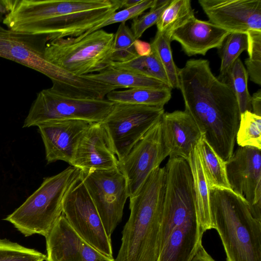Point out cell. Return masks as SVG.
<instances>
[{"label": "cell", "instance_id": "6da1fadb", "mask_svg": "<svg viewBox=\"0 0 261 261\" xmlns=\"http://www.w3.org/2000/svg\"><path fill=\"white\" fill-rule=\"evenodd\" d=\"M178 89L185 111L225 162L231 156L240 113L230 87L214 75L205 59H191L178 68Z\"/></svg>", "mask_w": 261, "mask_h": 261}, {"label": "cell", "instance_id": "7a4b0ae2", "mask_svg": "<svg viewBox=\"0 0 261 261\" xmlns=\"http://www.w3.org/2000/svg\"><path fill=\"white\" fill-rule=\"evenodd\" d=\"M165 184V168L159 166L129 197L130 215L114 261H158Z\"/></svg>", "mask_w": 261, "mask_h": 261}, {"label": "cell", "instance_id": "3957f363", "mask_svg": "<svg viewBox=\"0 0 261 261\" xmlns=\"http://www.w3.org/2000/svg\"><path fill=\"white\" fill-rule=\"evenodd\" d=\"M212 229L221 240L226 261H261V222L243 197L231 189H210Z\"/></svg>", "mask_w": 261, "mask_h": 261}, {"label": "cell", "instance_id": "277c9868", "mask_svg": "<svg viewBox=\"0 0 261 261\" xmlns=\"http://www.w3.org/2000/svg\"><path fill=\"white\" fill-rule=\"evenodd\" d=\"M81 176L80 169L69 166L44 178L39 188L4 220L25 237L38 234L45 237L63 214L65 196Z\"/></svg>", "mask_w": 261, "mask_h": 261}, {"label": "cell", "instance_id": "5b68a950", "mask_svg": "<svg viewBox=\"0 0 261 261\" xmlns=\"http://www.w3.org/2000/svg\"><path fill=\"white\" fill-rule=\"evenodd\" d=\"M50 41L45 35L18 32L0 25V57L29 67L49 77L52 88L66 96L77 97L87 89L89 81L46 60L44 51Z\"/></svg>", "mask_w": 261, "mask_h": 261}, {"label": "cell", "instance_id": "8992f818", "mask_svg": "<svg viewBox=\"0 0 261 261\" xmlns=\"http://www.w3.org/2000/svg\"><path fill=\"white\" fill-rule=\"evenodd\" d=\"M114 34L98 30L85 36L54 39L46 45L48 62L77 76L107 69L111 62Z\"/></svg>", "mask_w": 261, "mask_h": 261}, {"label": "cell", "instance_id": "52a82bcc", "mask_svg": "<svg viewBox=\"0 0 261 261\" xmlns=\"http://www.w3.org/2000/svg\"><path fill=\"white\" fill-rule=\"evenodd\" d=\"M114 103L106 99L68 97L51 88L43 89L33 102L23 127L39 126L62 120L102 122L112 110Z\"/></svg>", "mask_w": 261, "mask_h": 261}, {"label": "cell", "instance_id": "ba28073f", "mask_svg": "<svg viewBox=\"0 0 261 261\" xmlns=\"http://www.w3.org/2000/svg\"><path fill=\"white\" fill-rule=\"evenodd\" d=\"M6 13L3 23L7 29L29 34L46 20L112 6L114 0H3Z\"/></svg>", "mask_w": 261, "mask_h": 261}, {"label": "cell", "instance_id": "9c48e42d", "mask_svg": "<svg viewBox=\"0 0 261 261\" xmlns=\"http://www.w3.org/2000/svg\"><path fill=\"white\" fill-rule=\"evenodd\" d=\"M164 113V107L114 103L112 110L102 122L118 160L129 152Z\"/></svg>", "mask_w": 261, "mask_h": 261}, {"label": "cell", "instance_id": "30bf717a", "mask_svg": "<svg viewBox=\"0 0 261 261\" xmlns=\"http://www.w3.org/2000/svg\"><path fill=\"white\" fill-rule=\"evenodd\" d=\"M81 178L111 238L121 220L129 197L127 179L118 167L109 170L81 171Z\"/></svg>", "mask_w": 261, "mask_h": 261}, {"label": "cell", "instance_id": "8fae6325", "mask_svg": "<svg viewBox=\"0 0 261 261\" xmlns=\"http://www.w3.org/2000/svg\"><path fill=\"white\" fill-rule=\"evenodd\" d=\"M62 210V214L82 238L107 257L114 259L111 239L107 235L97 210L81 177L65 196Z\"/></svg>", "mask_w": 261, "mask_h": 261}, {"label": "cell", "instance_id": "7c38bea8", "mask_svg": "<svg viewBox=\"0 0 261 261\" xmlns=\"http://www.w3.org/2000/svg\"><path fill=\"white\" fill-rule=\"evenodd\" d=\"M167 156L161 119L124 157L118 160V168L127 179L129 198L137 193L151 172Z\"/></svg>", "mask_w": 261, "mask_h": 261}, {"label": "cell", "instance_id": "4fadbf2b", "mask_svg": "<svg viewBox=\"0 0 261 261\" xmlns=\"http://www.w3.org/2000/svg\"><path fill=\"white\" fill-rule=\"evenodd\" d=\"M256 148L239 146L225 162L231 190L247 202L253 216L261 222V155Z\"/></svg>", "mask_w": 261, "mask_h": 261}, {"label": "cell", "instance_id": "5bb4252c", "mask_svg": "<svg viewBox=\"0 0 261 261\" xmlns=\"http://www.w3.org/2000/svg\"><path fill=\"white\" fill-rule=\"evenodd\" d=\"M212 23L230 32H261V0H199Z\"/></svg>", "mask_w": 261, "mask_h": 261}, {"label": "cell", "instance_id": "9a60e30c", "mask_svg": "<svg viewBox=\"0 0 261 261\" xmlns=\"http://www.w3.org/2000/svg\"><path fill=\"white\" fill-rule=\"evenodd\" d=\"M46 261H114L95 249L73 229L62 214L45 237Z\"/></svg>", "mask_w": 261, "mask_h": 261}, {"label": "cell", "instance_id": "2e32d148", "mask_svg": "<svg viewBox=\"0 0 261 261\" xmlns=\"http://www.w3.org/2000/svg\"><path fill=\"white\" fill-rule=\"evenodd\" d=\"M118 159L102 122L91 123L81 137L70 166L82 172L118 167Z\"/></svg>", "mask_w": 261, "mask_h": 261}, {"label": "cell", "instance_id": "e0dca14e", "mask_svg": "<svg viewBox=\"0 0 261 261\" xmlns=\"http://www.w3.org/2000/svg\"><path fill=\"white\" fill-rule=\"evenodd\" d=\"M91 122L82 120H62L38 127L47 164L63 161L71 164L78 143Z\"/></svg>", "mask_w": 261, "mask_h": 261}, {"label": "cell", "instance_id": "ac0fdd59", "mask_svg": "<svg viewBox=\"0 0 261 261\" xmlns=\"http://www.w3.org/2000/svg\"><path fill=\"white\" fill-rule=\"evenodd\" d=\"M163 142L169 158L187 160L202 134L185 111L164 113L161 118Z\"/></svg>", "mask_w": 261, "mask_h": 261}, {"label": "cell", "instance_id": "d6986e66", "mask_svg": "<svg viewBox=\"0 0 261 261\" xmlns=\"http://www.w3.org/2000/svg\"><path fill=\"white\" fill-rule=\"evenodd\" d=\"M231 32L194 15L172 31L170 39L178 42L189 56L205 55L210 49L222 46Z\"/></svg>", "mask_w": 261, "mask_h": 261}, {"label": "cell", "instance_id": "ffe728a7", "mask_svg": "<svg viewBox=\"0 0 261 261\" xmlns=\"http://www.w3.org/2000/svg\"><path fill=\"white\" fill-rule=\"evenodd\" d=\"M204 232L197 215L187 220L172 232L158 261H191L202 245Z\"/></svg>", "mask_w": 261, "mask_h": 261}, {"label": "cell", "instance_id": "44dd1931", "mask_svg": "<svg viewBox=\"0 0 261 261\" xmlns=\"http://www.w3.org/2000/svg\"><path fill=\"white\" fill-rule=\"evenodd\" d=\"M188 162L193 180V189L198 221L205 232L212 229L210 189L196 147L191 152Z\"/></svg>", "mask_w": 261, "mask_h": 261}, {"label": "cell", "instance_id": "7402d4cb", "mask_svg": "<svg viewBox=\"0 0 261 261\" xmlns=\"http://www.w3.org/2000/svg\"><path fill=\"white\" fill-rule=\"evenodd\" d=\"M85 75L89 79L114 86L117 89L123 88H171L166 84L155 79L111 67H108L97 73H91Z\"/></svg>", "mask_w": 261, "mask_h": 261}, {"label": "cell", "instance_id": "603a6c76", "mask_svg": "<svg viewBox=\"0 0 261 261\" xmlns=\"http://www.w3.org/2000/svg\"><path fill=\"white\" fill-rule=\"evenodd\" d=\"M196 147L209 189H231L227 179L225 162L210 145L204 134L201 136Z\"/></svg>", "mask_w": 261, "mask_h": 261}, {"label": "cell", "instance_id": "cb8c5ba5", "mask_svg": "<svg viewBox=\"0 0 261 261\" xmlns=\"http://www.w3.org/2000/svg\"><path fill=\"white\" fill-rule=\"evenodd\" d=\"M171 89L131 88L113 90L107 99L113 102L126 103L164 107L171 98Z\"/></svg>", "mask_w": 261, "mask_h": 261}, {"label": "cell", "instance_id": "d4e9b609", "mask_svg": "<svg viewBox=\"0 0 261 261\" xmlns=\"http://www.w3.org/2000/svg\"><path fill=\"white\" fill-rule=\"evenodd\" d=\"M108 67L126 70L152 77L169 86L164 68L157 55L152 50L149 55L138 56L125 62H111Z\"/></svg>", "mask_w": 261, "mask_h": 261}, {"label": "cell", "instance_id": "484cf974", "mask_svg": "<svg viewBox=\"0 0 261 261\" xmlns=\"http://www.w3.org/2000/svg\"><path fill=\"white\" fill-rule=\"evenodd\" d=\"M248 75L243 63L239 58L233 63L225 75L219 79L228 84L237 98L240 113L252 112L251 97L247 88Z\"/></svg>", "mask_w": 261, "mask_h": 261}, {"label": "cell", "instance_id": "4316f807", "mask_svg": "<svg viewBox=\"0 0 261 261\" xmlns=\"http://www.w3.org/2000/svg\"><path fill=\"white\" fill-rule=\"evenodd\" d=\"M194 15L190 0H171L156 23L157 31L171 35L175 29Z\"/></svg>", "mask_w": 261, "mask_h": 261}, {"label": "cell", "instance_id": "83f0119b", "mask_svg": "<svg viewBox=\"0 0 261 261\" xmlns=\"http://www.w3.org/2000/svg\"><path fill=\"white\" fill-rule=\"evenodd\" d=\"M171 42L170 35L157 31L150 45L164 68L170 87L178 89V68L173 59Z\"/></svg>", "mask_w": 261, "mask_h": 261}, {"label": "cell", "instance_id": "f1b7e54d", "mask_svg": "<svg viewBox=\"0 0 261 261\" xmlns=\"http://www.w3.org/2000/svg\"><path fill=\"white\" fill-rule=\"evenodd\" d=\"M236 141L239 146L261 150V116L249 111L241 113Z\"/></svg>", "mask_w": 261, "mask_h": 261}, {"label": "cell", "instance_id": "f546056e", "mask_svg": "<svg viewBox=\"0 0 261 261\" xmlns=\"http://www.w3.org/2000/svg\"><path fill=\"white\" fill-rule=\"evenodd\" d=\"M247 35L245 33L231 32L226 37L219 49L221 58L220 74L218 77L219 79L225 75L241 53L247 49Z\"/></svg>", "mask_w": 261, "mask_h": 261}, {"label": "cell", "instance_id": "4dcf8cb0", "mask_svg": "<svg viewBox=\"0 0 261 261\" xmlns=\"http://www.w3.org/2000/svg\"><path fill=\"white\" fill-rule=\"evenodd\" d=\"M136 40L125 22L121 23L114 34L111 62H125L138 56L134 45Z\"/></svg>", "mask_w": 261, "mask_h": 261}, {"label": "cell", "instance_id": "1f68e13d", "mask_svg": "<svg viewBox=\"0 0 261 261\" xmlns=\"http://www.w3.org/2000/svg\"><path fill=\"white\" fill-rule=\"evenodd\" d=\"M247 50L248 57L245 64L247 72L250 80L259 86L261 85V32L248 31Z\"/></svg>", "mask_w": 261, "mask_h": 261}, {"label": "cell", "instance_id": "d6a6232c", "mask_svg": "<svg viewBox=\"0 0 261 261\" xmlns=\"http://www.w3.org/2000/svg\"><path fill=\"white\" fill-rule=\"evenodd\" d=\"M46 255L7 239H0V261H44Z\"/></svg>", "mask_w": 261, "mask_h": 261}, {"label": "cell", "instance_id": "836d02e7", "mask_svg": "<svg viewBox=\"0 0 261 261\" xmlns=\"http://www.w3.org/2000/svg\"><path fill=\"white\" fill-rule=\"evenodd\" d=\"M155 0H142L139 4L132 7L115 12L106 20L93 27L80 36H85L102 28L115 23L125 22L130 19H134L141 15L145 10L152 8Z\"/></svg>", "mask_w": 261, "mask_h": 261}, {"label": "cell", "instance_id": "e575fe53", "mask_svg": "<svg viewBox=\"0 0 261 261\" xmlns=\"http://www.w3.org/2000/svg\"><path fill=\"white\" fill-rule=\"evenodd\" d=\"M171 0H155L154 6L144 15L133 19L130 30L135 38L139 39L149 28L156 24L162 13Z\"/></svg>", "mask_w": 261, "mask_h": 261}, {"label": "cell", "instance_id": "d590c367", "mask_svg": "<svg viewBox=\"0 0 261 261\" xmlns=\"http://www.w3.org/2000/svg\"><path fill=\"white\" fill-rule=\"evenodd\" d=\"M134 45L136 51L138 56H147L152 51L150 43L148 42L137 39L136 40Z\"/></svg>", "mask_w": 261, "mask_h": 261}, {"label": "cell", "instance_id": "8d00e7d4", "mask_svg": "<svg viewBox=\"0 0 261 261\" xmlns=\"http://www.w3.org/2000/svg\"><path fill=\"white\" fill-rule=\"evenodd\" d=\"M252 112L261 116V90L259 89L251 97Z\"/></svg>", "mask_w": 261, "mask_h": 261}, {"label": "cell", "instance_id": "74e56055", "mask_svg": "<svg viewBox=\"0 0 261 261\" xmlns=\"http://www.w3.org/2000/svg\"><path fill=\"white\" fill-rule=\"evenodd\" d=\"M191 261H215L206 251L202 245L198 248L196 254Z\"/></svg>", "mask_w": 261, "mask_h": 261}, {"label": "cell", "instance_id": "f35d334b", "mask_svg": "<svg viewBox=\"0 0 261 261\" xmlns=\"http://www.w3.org/2000/svg\"><path fill=\"white\" fill-rule=\"evenodd\" d=\"M142 0H121V8H128L141 2Z\"/></svg>", "mask_w": 261, "mask_h": 261}, {"label": "cell", "instance_id": "ab89813d", "mask_svg": "<svg viewBox=\"0 0 261 261\" xmlns=\"http://www.w3.org/2000/svg\"><path fill=\"white\" fill-rule=\"evenodd\" d=\"M0 18H1V16H0Z\"/></svg>", "mask_w": 261, "mask_h": 261}]
</instances>
